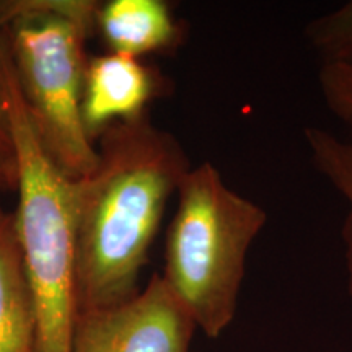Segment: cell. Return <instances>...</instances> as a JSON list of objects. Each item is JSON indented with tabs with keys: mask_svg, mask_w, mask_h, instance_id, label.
<instances>
[{
	"mask_svg": "<svg viewBox=\"0 0 352 352\" xmlns=\"http://www.w3.org/2000/svg\"><path fill=\"white\" fill-rule=\"evenodd\" d=\"M158 69L121 54L88 57L82 98V121L91 142L114 122L147 114L152 100L168 91Z\"/></svg>",
	"mask_w": 352,
	"mask_h": 352,
	"instance_id": "8992f818",
	"label": "cell"
},
{
	"mask_svg": "<svg viewBox=\"0 0 352 352\" xmlns=\"http://www.w3.org/2000/svg\"><path fill=\"white\" fill-rule=\"evenodd\" d=\"M196 323L153 272L126 303L77 311L70 352H189Z\"/></svg>",
	"mask_w": 352,
	"mask_h": 352,
	"instance_id": "5b68a950",
	"label": "cell"
},
{
	"mask_svg": "<svg viewBox=\"0 0 352 352\" xmlns=\"http://www.w3.org/2000/svg\"><path fill=\"white\" fill-rule=\"evenodd\" d=\"M98 162L74 182L77 311L118 307L140 292L166 206L191 168L183 145L144 114L98 139Z\"/></svg>",
	"mask_w": 352,
	"mask_h": 352,
	"instance_id": "6da1fadb",
	"label": "cell"
},
{
	"mask_svg": "<svg viewBox=\"0 0 352 352\" xmlns=\"http://www.w3.org/2000/svg\"><path fill=\"white\" fill-rule=\"evenodd\" d=\"M303 38L321 65L352 69V0L308 21Z\"/></svg>",
	"mask_w": 352,
	"mask_h": 352,
	"instance_id": "30bf717a",
	"label": "cell"
},
{
	"mask_svg": "<svg viewBox=\"0 0 352 352\" xmlns=\"http://www.w3.org/2000/svg\"><path fill=\"white\" fill-rule=\"evenodd\" d=\"M311 164L346 199L347 215L341 235L346 252L347 290L352 297V132L349 139H340L320 127L303 131Z\"/></svg>",
	"mask_w": 352,
	"mask_h": 352,
	"instance_id": "9c48e42d",
	"label": "cell"
},
{
	"mask_svg": "<svg viewBox=\"0 0 352 352\" xmlns=\"http://www.w3.org/2000/svg\"><path fill=\"white\" fill-rule=\"evenodd\" d=\"M176 196L162 277L197 329L215 340L235 320L248 250L267 214L228 188L210 162L191 166Z\"/></svg>",
	"mask_w": 352,
	"mask_h": 352,
	"instance_id": "277c9868",
	"label": "cell"
},
{
	"mask_svg": "<svg viewBox=\"0 0 352 352\" xmlns=\"http://www.w3.org/2000/svg\"><path fill=\"white\" fill-rule=\"evenodd\" d=\"M0 352H38L36 315L15 233L0 208Z\"/></svg>",
	"mask_w": 352,
	"mask_h": 352,
	"instance_id": "ba28073f",
	"label": "cell"
},
{
	"mask_svg": "<svg viewBox=\"0 0 352 352\" xmlns=\"http://www.w3.org/2000/svg\"><path fill=\"white\" fill-rule=\"evenodd\" d=\"M98 2L20 0L0 2L19 85L39 142L72 182L98 162L82 121L88 56Z\"/></svg>",
	"mask_w": 352,
	"mask_h": 352,
	"instance_id": "3957f363",
	"label": "cell"
},
{
	"mask_svg": "<svg viewBox=\"0 0 352 352\" xmlns=\"http://www.w3.org/2000/svg\"><path fill=\"white\" fill-rule=\"evenodd\" d=\"M96 28L113 54L140 56L176 50L183 26L164 0H111L98 8Z\"/></svg>",
	"mask_w": 352,
	"mask_h": 352,
	"instance_id": "52a82bcc",
	"label": "cell"
},
{
	"mask_svg": "<svg viewBox=\"0 0 352 352\" xmlns=\"http://www.w3.org/2000/svg\"><path fill=\"white\" fill-rule=\"evenodd\" d=\"M0 98L19 164V206L13 222L34 303L38 352H70L77 316L74 182L39 142L3 28H0Z\"/></svg>",
	"mask_w": 352,
	"mask_h": 352,
	"instance_id": "7a4b0ae2",
	"label": "cell"
},
{
	"mask_svg": "<svg viewBox=\"0 0 352 352\" xmlns=\"http://www.w3.org/2000/svg\"><path fill=\"white\" fill-rule=\"evenodd\" d=\"M19 164L7 113L0 98V192H16Z\"/></svg>",
	"mask_w": 352,
	"mask_h": 352,
	"instance_id": "7c38bea8",
	"label": "cell"
},
{
	"mask_svg": "<svg viewBox=\"0 0 352 352\" xmlns=\"http://www.w3.org/2000/svg\"><path fill=\"white\" fill-rule=\"evenodd\" d=\"M318 83L329 111L352 132V69L342 65H321Z\"/></svg>",
	"mask_w": 352,
	"mask_h": 352,
	"instance_id": "8fae6325",
	"label": "cell"
}]
</instances>
